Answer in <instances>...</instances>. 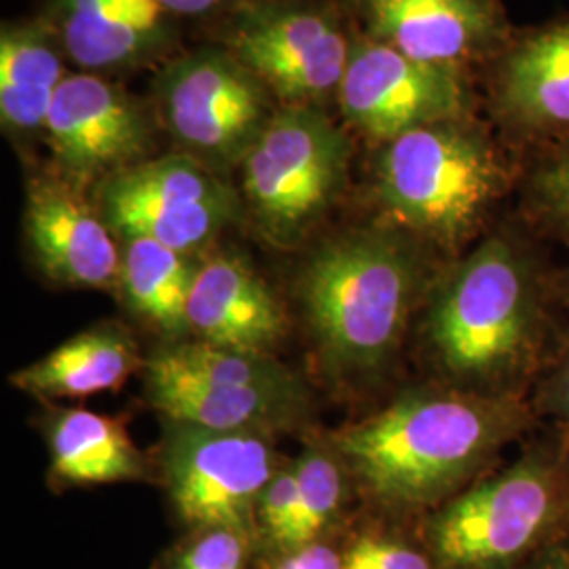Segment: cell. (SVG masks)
Wrapping results in <instances>:
<instances>
[{"label":"cell","instance_id":"7","mask_svg":"<svg viewBox=\"0 0 569 569\" xmlns=\"http://www.w3.org/2000/svg\"><path fill=\"white\" fill-rule=\"evenodd\" d=\"M154 89L169 133L209 169L243 164L277 112L264 82L220 49L169 63Z\"/></svg>","mask_w":569,"mask_h":569},{"label":"cell","instance_id":"25","mask_svg":"<svg viewBox=\"0 0 569 569\" xmlns=\"http://www.w3.org/2000/svg\"><path fill=\"white\" fill-rule=\"evenodd\" d=\"M517 186L521 222L569 247V143L536 154Z\"/></svg>","mask_w":569,"mask_h":569},{"label":"cell","instance_id":"23","mask_svg":"<svg viewBox=\"0 0 569 569\" xmlns=\"http://www.w3.org/2000/svg\"><path fill=\"white\" fill-rule=\"evenodd\" d=\"M146 366L209 385L234 387H291L298 378L272 357H256L220 346L190 342L157 352Z\"/></svg>","mask_w":569,"mask_h":569},{"label":"cell","instance_id":"9","mask_svg":"<svg viewBox=\"0 0 569 569\" xmlns=\"http://www.w3.org/2000/svg\"><path fill=\"white\" fill-rule=\"evenodd\" d=\"M336 100L346 121L378 143L475 112L468 70L411 60L366 34L352 41Z\"/></svg>","mask_w":569,"mask_h":569},{"label":"cell","instance_id":"31","mask_svg":"<svg viewBox=\"0 0 569 569\" xmlns=\"http://www.w3.org/2000/svg\"><path fill=\"white\" fill-rule=\"evenodd\" d=\"M523 569H569V531L533 557Z\"/></svg>","mask_w":569,"mask_h":569},{"label":"cell","instance_id":"33","mask_svg":"<svg viewBox=\"0 0 569 569\" xmlns=\"http://www.w3.org/2000/svg\"><path fill=\"white\" fill-rule=\"evenodd\" d=\"M555 293L559 306L569 310V264L555 272Z\"/></svg>","mask_w":569,"mask_h":569},{"label":"cell","instance_id":"1","mask_svg":"<svg viewBox=\"0 0 569 569\" xmlns=\"http://www.w3.org/2000/svg\"><path fill=\"white\" fill-rule=\"evenodd\" d=\"M555 272L526 222L493 226L443 270L425 340L446 387L529 399L555 350Z\"/></svg>","mask_w":569,"mask_h":569},{"label":"cell","instance_id":"27","mask_svg":"<svg viewBox=\"0 0 569 569\" xmlns=\"http://www.w3.org/2000/svg\"><path fill=\"white\" fill-rule=\"evenodd\" d=\"M258 540L232 528L194 529L171 559V569H244Z\"/></svg>","mask_w":569,"mask_h":569},{"label":"cell","instance_id":"28","mask_svg":"<svg viewBox=\"0 0 569 569\" xmlns=\"http://www.w3.org/2000/svg\"><path fill=\"white\" fill-rule=\"evenodd\" d=\"M296 491H298V481L291 467L287 470H277L260 496L258 512H256L258 542H262L272 555H277L281 549L284 531L291 523L293 507H296Z\"/></svg>","mask_w":569,"mask_h":569},{"label":"cell","instance_id":"22","mask_svg":"<svg viewBox=\"0 0 569 569\" xmlns=\"http://www.w3.org/2000/svg\"><path fill=\"white\" fill-rule=\"evenodd\" d=\"M119 284L127 302L167 333L188 329V298L197 266L150 239H124Z\"/></svg>","mask_w":569,"mask_h":569},{"label":"cell","instance_id":"12","mask_svg":"<svg viewBox=\"0 0 569 569\" xmlns=\"http://www.w3.org/2000/svg\"><path fill=\"white\" fill-rule=\"evenodd\" d=\"M491 66L489 108L502 138L536 154L569 143V18L517 32Z\"/></svg>","mask_w":569,"mask_h":569},{"label":"cell","instance_id":"29","mask_svg":"<svg viewBox=\"0 0 569 569\" xmlns=\"http://www.w3.org/2000/svg\"><path fill=\"white\" fill-rule=\"evenodd\" d=\"M529 403L540 422L547 420L569 439V340L555 350L549 366L529 392Z\"/></svg>","mask_w":569,"mask_h":569},{"label":"cell","instance_id":"17","mask_svg":"<svg viewBox=\"0 0 569 569\" xmlns=\"http://www.w3.org/2000/svg\"><path fill=\"white\" fill-rule=\"evenodd\" d=\"M161 0H53L49 23L63 53L87 70H117L157 56L167 42Z\"/></svg>","mask_w":569,"mask_h":569},{"label":"cell","instance_id":"2","mask_svg":"<svg viewBox=\"0 0 569 569\" xmlns=\"http://www.w3.org/2000/svg\"><path fill=\"white\" fill-rule=\"evenodd\" d=\"M538 425L529 399L418 387L336 432L333 448L380 517L420 521Z\"/></svg>","mask_w":569,"mask_h":569},{"label":"cell","instance_id":"5","mask_svg":"<svg viewBox=\"0 0 569 569\" xmlns=\"http://www.w3.org/2000/svg\"><path fill=\"white\" fill-rule=\"evenodd\" d=\"M439 569H523L569 531V439L529 435L507 467L418 521Z\"/></svg>","mask_w":569,"mask_h":569},{"label":"cell","instance_id":"6","mask_svg":"<svg viewBox=\"0 0 569 569\" xmlns=\"http://www.w3.org/2000/svg\"><path fill=\"white\" fill-rule=\"evenodd\" d=\"M350 142L317 106L284 103L243 161L249 209L274 244L300 243L345 188Z\"/></svg>","mask_w":569,"mask_h":569},{"label":"cell","instance_id":"24","mask_svg":"<svg viewBox=\"0 0 569 569\" xmlns=\"http://www.w3.org/2000/svg\"><path fill=\"white\" fill-rule=\"evenodd\" d=\"M293 472L298 481L296 507L277 555L321 540L345 502V472L333 456L310 449L293 465Z\"/></svg>","mask_w":569,"mask_h":569},{"label":"cell","instance_id":"18","mask_svg":"<svg viewBox=\"0 0 569 569\" xmlns=\"http://www.w3.org/2000/svg\"><path fill=\"white\" fill-rule=\"evenodd\" d=\"M143 367L152 406L173 425L266 432L268 428L296 422L305 411V388L300 382L291 387L209 385L157 367Z\"/></svg>","mask_w":569,"mask_h":569},{"label":"cell","instance_id":"8","mask_svg":"<svg viewBox=\"0 0 569 569\" xmlns=\"http://www.w3.org/2000/svg\"><path fill=\"white\" fill-rule=\"evenodd\" d=\"M102 216L122 239H150L190 253L239 213V199L213 169L176 154L127 167L103 180Z\"/></svg>","mask_w":569,"mask_h":569},{"label":"cell","instance_id":"20","mask_svg":"<svg viewBox=\"0 0 569 569\" xmlns=\"http://www.w3.org/2000/svg\"><path fill=\"white\" fill-rule=\"evenodd\" d=\"M61 42L49 21L2 26L0 119L7 131L44 129L56 93L66 79Z\"/></svg>","mask_w":569,"mask_h":569},{"label":"cell","instance_id":"14","mask_svg":"<svg viewBox=\"0 0 569 569\" xmlns=\"http://www.w3.org/2000/svg\"><path fill=\"white\" fill-rule=\"evenodd\" d=\"M352 7L369 39L460 70L491 63L515 37L502 0H352Z\"/></svg>","mask_w":569,"mask_h":569},{"label":"cell","instance_id":"16","mask_svg":"<svg viewBox=\"0 0 569 569\" xmlns=\"http://www.w3.org/2000/svg\"><path fill=\"white\" fill-rule=\"evenodd\" d=\"M186 315L199 342L256 357H270L287 329L283 306L264 279L232 253L197 266Z\"/></svg>","mask_w":569,"mask_h":569},{"label":"cell","instance_id":"4","mask_svg":"<svg viewBox=\"0 0 569 569\" xmlns=\"http://www.w3.org/2000/svg\"><path fill=\"white\" fill-rule=\"evenodd\" d=\"M517 183L507 150L475 117L407 131L382 143L373 167L382 222L449 256L488 232Z\"/></svg>","mask_w":569,"mask_h":569},{"label":"cell","instance_id":"21","mask_svg":"<svg viewBox=\"0 0 569 569\" xmlns=\"http://www.w3.org/2000/svg\"><path fill=\"white\" fill-rule=\"evenodd\" d=\"M53 472L66 483H117L146 475L142 453L112 418L84 409L63 411L49 432Z\"/></svg>","mask_w":569,"mask_h":569},{"label":"cell","instance_id":"11","mask_svg":"<svg viewBox=\"0 0 569 569\" xmlns=\"http://www.w3.org/2000/svg\"><path fill=\"white\" fill-rule=\"evenodd\" d=\"M228 47L284 103L315 106L338 98L352 41L333 11L260 7L232 26Z\"/></svg>","mask_w":569,"mask_h":569},{"label":"cell","instance_id":"10","mask_svg":"<svg viewBox=\"0 0 569 569\" xmlns=\"http://www.w3.org/2000/svg\"><path fill=\"white\" fill-rule=\"evenodd\" d=\"M164 472L183 523L241 529L258 540V502L277 472L264 432L173 425Z\"/></svg>","mask_w":569,"mask_h":569},{"label":"cell","instance_id":"30","mask_svg":"<svg viewBox=\"0 0 569 569\" xmlns=\"http://www.w3.org/2000/svg\"><path fill=\"white\" fill-rule=\"evenodd\" d=\"M272 557L266 569H345L342 549L329 545L326 538Z\"/></svg>","mask_w":569,"mask_h":569},{"label":"cell","instance_id":"13","mask_svg":"<svg viewBox=\"0 0 569 569\" xmlns=\"http://www.w3.org/2000/svg\"><path fill=\"white\" fill-rule=\"evenodd\" d=\"M44 133L68 180L82 183L142 163L152 121L119 87L93 74H70L56 93Z\"/></svg>","mask_w":569,"mask_h":569},{"label":"cell","instance_id":"3","mask_svg":"<svg viewBox=\"0 0 569 569\" xmlns=\"http://www.w3.org/2000/svg\"><path fill=\"white\" fill-rule=\"evenodd\" d=\"M427 244L380 222L329 241L306 262L300 296L327 361L378 378L399 355L437 277Z\"/></svg>","mask_w":569,"mask_h":569},{"label":"cell","instance_id":"19","mask_svg":"<svg viewBox=\"0 0 569 569\" xmlns=\"http://www.w3.org/2000/svg\"><path fill=\"white\" fill-rule=\"evenodd\" d=\"M142 366L138 348L122 329L93 327L16 371L11 385L44 399H74L119 390Z\"/></svg>","mask_w":569,"mask_h":569},{"label":"cell","instance_id":"26","mask_svg":"<svg viewBox=\"0 0 569 569\" xmlns=\"http://www.w3.org/2000/svg\"><path fill=\"white\" fill-rule=\"evenodd\" d=\"M382 526L359 529L342 547L345 569H439L430 555L420 528H399L406 521L388 519Z\"/></svg>","mask_w":569,"mask_h":569},{"label":"cell","instance_id":"15","mask_svg":"<svg viewBox=\"0 0 569 569\" xmlns=\"http://www.w3.org/2000/svg\"><path fill=\"white\" fill-rule=\"evenodd\" d=\"M26 234L51 279L77 287L119 283L121 251L103 216L82 199L79 183L60 178L30 183Z\"/></svg>","mask_w":569,"mask_h":569},{"label":"cell","instance_id":"32","mask_svg":"<svg viewBox=\"0 0 569 569\" xmlns=\"http://www.w3.org/2000/svg\"><path fill=\"white\" fill-rule=\"evenodd\" d=\"M224 0H161V4L164 7L167 13H173V16H186V18H192V16H204L213 9H218Z\"/></svg>","mask_w":569,"mask_h":569}]
</instances>
